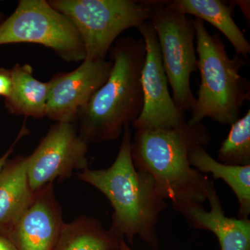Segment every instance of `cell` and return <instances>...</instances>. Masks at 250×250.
<instances>
[{"mask_svg":"<svg viewBox=\"0 0 250 250\" xmlns=\"http://www.w3.org/2000/svg\"><path fill=\"white\" fill-rule=\"evenodd\" d=\"M130 124L125 125L116 160L109 167L86 169L77 174L83 182L107 197L113 208L109 229L115 236L133 245L139 236L151 249L159 246L157 224L167 202L150 174L135 167L131 154Z\"/></svg>","mask_w":250,"mask_h":250,"instance_id":"6da1fadb","label":"cell"},{"mask_svg":"<svg viewBox=\"0 0 250 250\" xmlns=\"http://www.w3.org/2000/svg\"><path fill=\"white\" fill-rule=\"evenodd\" d=\"M211 135L202 123L155 130H136L131 154L136 169L150 174L174 210L207 201L208 177L194 168L189 154L209 144Z\"/></svg>","mask_w":250,"mask_h":250,"instance_id":"7a4b0ae2","label":"cell"},{"mask_svg":"<svg viewBox=\"0 0 250 250\" xmlns=\"http://www.w3.org/2000/svg\"><path fill=\"white\" fill-rule=\"evenodd\" d=\"M108 53L113 62L106 82L77 115L79 134L87 143L115 141L143 107L141 74L146 49L143 38L117 39Z\"/></svg>","mask_w":250,"mask_h":250,"instance_id":"3957f363","label":"cell"},{"mask_svg":"<svg viewBox=\"0 0 250 250\" xmlns=\"http://www.w3.org/2000/svg\"><path fill=\"white\" fill-rule=\"evenodd\" d=\"M197 70L200 71V88L190 124L202 123L206 118L222 125H230L238 121L241 108L250 99V83L240 70L247 65L239 54L229 57L225 44L218 33L210 34L205 22L195 18Z\"/></svg>","mask_w":250,"mask_h":250,"instance_id":"277c9868","label":"cell"},{"mask_svg":"<svg viewBox=\"0 0 250 250\" xmlns=\"http://www.w3.org/2000/svg\"><path fill=\"white\" fill-rule=\"evenodd\" d=\"M80 34L84 60H103L117 38L130 28L150 21L152 9L136 0H49Z\"/></svg>","mask_w":250,"mask_h":250,"instance_id":"5b68a950","label":"cell"},{"mask_svg":"<svg viewBox=\"0 0 250 250\" xmlns=\"http://www.w3.org/2000/svg\"><path fill=\"white\" fill-rule=\"evenodd\" d=\"M150 22L156 33L163 65L172 90V100L181 111H191L196 98L190 87V76L197 70L193 20L167 6V1H149Z\"/></svg>","mask_w":250,"mask_h":250,"instance_id":"8992f818","label":"cell"},{"mask_svg":"<svg viewBox=\"0 0 250 250\" xmlns=\"http://www.w3.org/2000/svg\"><path fill=\"white\" fill-rule=\"evenodd\" d=\"M39 44L67 62H83L84 47L75 26L45 0H21L0 23V45Z\"/></svg>","mask_w":250,"mask_h":250,"instance_id":"52a82bcc","label":"cell"},{"mask_svg":"<svg viewBox=\"0 0 250 250\" xmlns=\"http://www.w3.org/2000/svg\"><path fill=\"white\" fill-rule=\"evenodd\" d=\"M88 147L74 123L52 125L34 152L27 157L31 190L38 191L56 179L67 178L73 170L88 169Z\"/></svg>","mask_w":250,"mask_h":250,"instance_id":"ba28073f","label":"cell"},{"mask_svg":"<svg viewBox=\"0 0 250 250\" xmlns=\"http://www.w3.org/2000/svg\"><path fill=\"white\" fill-rule=\"evenodd\" d=\"M137 29L144 41L146 54L141 74L143 107L132 123L133 127L136 130L175 127L187 121L185 113L177 108L170 96L155 29L150 21L141 23Z\"/></svg>","mask_w":250,"mask_h":250,"instance_id":"9c48e42d","label":"cell"},{"mask_svg":"<svg viewBox=\"0 0 250 250\" xmlns=\"http://www.w3.org/2000/svg\"><path fill=\"white\" fill-rule=\"evenodd\" d=\"M111 61L83 60L73 71L61 72L49 81L46 116L56 123H74L79 112L111 73Z\"/></svg>","mask_w":250,"mask_h":250,"instance_id":"30bf717a","label":"cell"},{"mask_svg":"<svg viewBox=\"0 0 250 250\" xmlns=\"http://www.w3.org/2000/svg\"><path fill=\"white\" fill-rule=\"evenodd\" d=\"M63 225L50 184L35 192L30 205L6 236L18 250H54Z\"/></svg>","mask_w":250,"mask_h":250,"instance_id":"8fae6325","label":"cell"},{"mask_svg":"<svg viewBox=\"0 0 250 250\" xmlns=\"http://www.w3.org/2000/svg\"><path fill=\"white\" fill-rule=\"evenodd\" d=\"M207 211L204 205H190L176 210L185 217L192 228L211 231L218 238L221 250H250V220L227 216L214 183L209 179L206 184Z\"/></svg>","mask_w":250,"mask_h":250,"instance_id":"7c38bea8","label":"cell"},{"mask_svg":"<svg viewBox=\"0 0 250 250\" xmlns=\"http://www.w3.org/2000/svg\"><path fill=\"white\" fill-rule=\"evenodd\" d=\"M27 163L25 156H17L0 171V234L7 236L34 199Z\"/></svg>","mask_w":250,"mask_h":250,"instance_id":"4fadbf2b","label":"cell"},{"mask_svg":"<svg viewBox=\"0 0 250 250\" xmlns=\"http://www.w3.org/2000/svg\"><path fill=\"white\" fill-rule=\"evenodd\" d=\"M166 5L177 12L192 15L209 23L228 39L237 54L248 59L250 44L233 21L231 6L219 0H174L167 1Z\"/></svg>","mask_w":250,"mask_h":250,"instance_id":"5bb4252c","label":"cell"},{"mask_svg":"<svg viewBox=\"0 0 250 250\" xmlns=\"http://www.w3.org/2000/svg\"><path fill=\"white\" fill-rule=\"evenodd\" d=\"M11 70L12 88L5 99V107L11 114L40 119L46 116L48 82L34 77L29 64L16 63Z\"/></svg>","mask_w":250,"mask_h":250,"instance_id":"9a60e30c","label":"cell"},{"mask_svg":"<svg viewBox=\"0 0 250 250\" xmlns=\"http://www.w3.org/2000/svg\"><path fill=\"white\" fill-rule=\"evenodd\" d=\"M190 166L203 173L212 174L215 179H223L234 192L238 204V218L250 215V165L231 166L215 160L205 147L195 148L189 154Z\"/></svg>","mask_w":250,"mask_h":250,"instance_id":"2e32d148","label":"cell"},{"mask_svg":"<svg viewBox=\"0 0 250 250\" xmlns=\"http://www.w3.org/2000/svg\"><path fill=\"white\" fill-rule=\"evenodd\" d=\"M123 241L99 220L82 216L64 223L54 250H119Z\"/></svg>","mask_w":250,"mask_h":250,"instance_id":"e0dca14e","label":"cell"},{"mask_svg":"<svg viewBox=\"0 0 250 250\" xmlns=\"http://www.w3.org/2000/svg\"><path fill=\"white\" fill-rule=\"evenodd\" d=\"M220 163L231 166L250 165V110L231 125L228 137L218 151Z\"/></svg>","mask_w":250,"mask_h":250,"instance_id":"ac0fdd59","label":"cell"},{"mask_svg":"<svg viewBox=\"0 0 250 250\" xmlns=\"http://www.w3.org/2000/svg\"><path fill=\"white\" fill-rule=\"evenodd\" d=\"M12 88L11 70L0 68V96L8 98Z\"/></svg>","mask_w":250,"mask_h":250,"instance_id":"d6986e66","label":"cell"},{"mask_svg":"<svg viewBox=\"0 0 250 250\" xmlns=\"http://www.w3.org/2000/svg\"><path fill=\"white\" fill-rule=\"evenodd\" d=\"M0 250H18L12 241L5 235L0 234Z\"/></svg>","mask_w":250,"mask_h":250,"instance_id":"ffe728a7","label":"cell"},{"mask_svg":"<svg viewBox=\"0 0 250 250\" xmlns=\"http://www.w3.org/2000/svg\"><path fill=\"white\" fill-rule=\"evenodd\" d=\"M24 134V131H21V133H20L19 136H18L17 139H16V141H14V144L11 146V147L8 149L7 152L5 153L4 155L1 156L0 157V171H1V169H2L3 166H4V164H6V161L9 159V156L11 155V153L13 152V150H14V145L16 144V143L17 142L18 140L21 139V136H22Z\"/></svg>","mask_w":250,"mask_h":250,"instance_id":"44dd1931","label":"cell"},{"mask_svg":"<svg viewBox=\"0 0 250 250\" xmlns=\"http://www.w3.org/2000/svg\"><path fill=\"white\" fill-rule=\"evenodd\" d=\"M119 250H131L130 249L129 247L125 243V241H122L121 247H120Z\"/></svg>","mask_w":250,"mask_h":250,"instance_id":"7402d4cb","label":"cell"},{"mask_svg":"<svg viewBox=\"0 0 250 250\" xmlns=\"http://www.w3.org/2000/svg\"><path fill=\"white\" fill-rule=\"evenodd\" d=\"M3 18H4V15H3L2 14H1V12H0V23L2 22Z\"/></svg>","mask_w":250,"mask_h":250,"instance_id":"603a6c76","label":"cell"}]
</instances>
